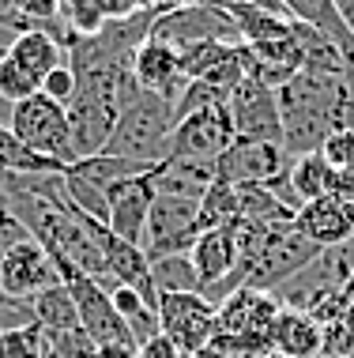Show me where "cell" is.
Returning <instances> with one entry per match:
<instances>
[{
    "label": "cell",
    "mask_w": 354,
    "mask_h": 358,
    "mask_svg": "<svg viewBox=\"0 0 354 358\" xmlns=\"http://www.w3.org/2000/svg\"><path fill=\"white\" fill-rule=\"evenodd\" d=\"M170 136H174V102L158 99L151 91H140L121 110V117L113 124L102 155L158 166L170 151Z\"/></svg>",
    "instance_id": "6da1fadb"
},
{
    "label": "cell",
    "mask_w": 354,
    "mask_h": 358,
    "mask_svg": "<svg viewBox=\"0 0 354 358\" xmlns=\"http://www.w3.org/2000/svg\"><path fill=\"white\" fill-rule=\"evenodd\" d=\"M283 302L267 290H253V287H237L234 294H226L215 306V347L237 351L245 358H256L264 351H272V336H275V321H279Z\"/></svg>",
    "instance_id": "7a4b0ae2"
},
{
    "label": "cell",
    "mask_w": 354,
    "mask_h": 358,
    "mask_svg": "<svg viewBox=\"0 0 354 358\" xmlns=\"http://www.w3.org/2000/svg\"><path fill=\"white\" fill-rule=\"evenodd\" d=\"M64 61H68V57H64L57 34L45 31V27L15 34L12 42H8L4 57H0V102H8V110H12L15 102L38 94L45 83V76Z\"/></svg>",
    "instance_id": "3957f363"
},
{
    "label": "cell",
    "mask_w": 354,
    "mask_h": 358,
    "mask_svg": "<svg viewBox=\"0 0 354 358\" xmlns=\"http://www.w3.org/2000/svg\"><path fill=\"white\" fill-rule=\"evenodd\" d=\"M8 129L15 132V140L23 143V148H31L34 155H42V159L61 162L64 170H68L72 162H80L75 143H72L68 110H64L61 102L45 99L42 91L31 94V99H23V102H15L12 110H8Z\"/></svg>",
    "instance_id": "277c9868"
},
{
    "label": "cell",
    "mask_w": 354,
    "mask_h": 358,
    "mask_svg": "<svg viewBox=\"0 0 354 358\" xmlns=\"http://www.w3.org/2000/svg\"><path fill=\"white\" fill-rule=\"evenodd\" d=\"M155 166L147 162H128V159H113V155H91V159H80L72 162L68 170L61 173L64 181V192L83 215H94L106 222V200H110V189L124 178H136V173H147Z\"/></svg>",
    "instance_id": "5b68a950"
},
{
    "label": "cell",
    "mask_w": 354,
    "mask_h": 358,
    "mask_svg": "<svg viewBox=\"0 0 354 358\" xmlns=\"http://www.w3.org/2000/svg\"><path fill=\"white\" fill-rule=\"evenodd\" d=\"M196 211H200V200L174 196V192H155L147 230H143V245H140L147 253V260H158L170 253H189L193 241L200 238Z\"/></svg>",
    "instance_id": "8992f818"
},
{
    "label": "cell",
    "mask_w": 354,
    "mask_h": 358,
    "mask_svg": "<svg viewBox=\"0 0 354 358\" xmlns=\"http://www.w3.org/2000/svg\"><path fill=\"white\" fill-rule=\"evenodd\" d=\"M151 38L158 42H170L174 50L181 45H193V42H230L237 45V27L230 12H226L219 0H200V4L177 8V12H166L151 23Z\"/></svg>",
    "instance_id": "52a82bcc"
},
{
    "label": "cell",
    "mask_w": 354,
    "mask_h": 358,
    "mask_svg": "<svg viewBox=\"0 0 354 358\" xmlns=\"http://www.w3.org/2000/svg\"><path fill=\"white\" fill-rule=\"evenodd\" d=\"M158 332L193 358L215 336V306L204 294H158Z\"/></svg>",
    "instance_id": "ba28073f"
},
{
    "label": "cell",
    "mask_w": 354,
    "mask_h": 358,
    "mask_svg": "<svg viewBox=\"0 0 354 358\" xmlns=\"http://www.w3.org/2000/svg\"><path fill=\"white\" fill-rule=\"evenodd\" d=\"M234 143V124L226 106H212V110H196L174 124L166 159H185V162H219V155Z\"/></svg>",
    "instance_id": "9c48e42d"
},
{
    "label": "cell",
    "mask_w": 354,
    "mask_h": 358,
    "mask_svg": "<svg viewBox=\"0 0 354 358\" xmlns=\"http://www.w3.org/2000/svg\"><path fill=\"white\" fill-rule=\"evenodd\" d=\"M234 124V140H260V143H279L283 148V117H279V99L272 87L256 83L245 76L237 91L226 102Z\"/></svg>",
    "instance_id": "30bf717a"
},
{
    "label": "cell",
    "mask_w": 354,
    "mask_h": 358,
    "mask_svg": "<svg viewBox=\"0 0 354 358\" xmlns=\"http://www.w3.org/2000/svg\"><path fill=\"white\" fill-rule=\"evenodd\" d=\"M290 170V155L279 143H260V140H234L230 148L219 155L215 162V181L223 185H267Z\"/></svg>",
    "instance_id": "8fae6325"
},
{
    "label": "cell",
    "mask_w": 354,
    "mask_h": 358,
    "mask_svg": "<svg viewBox=\"0 0 354 358\" xmlns=\"http://www.w3.org/2000/svg\"><path fill=\"white\" fill-rule=\"evenodd\" d=\"M158 170V166H155ZM155 170L136 173V178H124L110 189L106 200V227L128 245H143V230H147V215L155 204Z\"/></svg>",
    "instance_id": "7c38bea8"
},
{
    "label": "cell",
    "mask_w": 354,
    "mask_h": 358,
    "mask_svg": "<svg viewBox=\"0 0 354 358\" xmlns=\"http://www.w3.org/2000/svg\"><path fill=\"white\" fill-rule=\"evenodd\" d=\"M61 279V268L53 264V257L38 245L34 238H27L23 245H15L12 253L0 260V290L15 298H34L42 290H50Z\"/></svg>",
    "instance_id": "4fadbf2b"
},
{
    "label": "cell",
    "mask_w": 354,
    "mask_h": 358,
    "mask_svg": "<svg viewBox=\"0 0 354 358\" xmlns=\"http://www.w3.org/2000/svg\"><path fill=\"white\" fill-rule=\"evenodd\" d=\"M68 290H72V302H75V313H80L83 332L94 340V347L98 343H128L132 347V336L124 328L121 313L113 309V298L106 287L87 275H75V279H68Z\"/></svg>",
    "instance_id": "5bb4252c"
},
{
    "label": "cell",
    "mask_w": 354,
    "mask_h": 358,
    "mask_svg": "<svg viewBox=\"0 0 354 358\" xmlns=\"http://www.w3.org/2000/svg\"><path fill=\"white\" fill-rule=\"evenodd\" d=\"M132 76H136L140 91H151L166 102H177L181 91L189 87L185 72H181V57L170 42H158V38H143L140 50L132 53Z\"/></svg>",
    "instance_id": "9a60e30c"
},
{
    "label": "cell",
    "mask_w": 354,
    "mask_h": 358,
    "mask_svg": "<svg viewBox=\"0 0 354 358\" xmlns=\"http://www.w3.org/2000/svg\"><path fill=\"white\" fill-rule=\"evenodd\" d=\"M294 230L317 249L347 245V241H354V204H343L336 196L302 204L298 215H294Z\"/></svg>",
    "instance_id": "2e32d148"
},
{
    "label": "cell",
    "mask_w": 354,
    "mask_h": 358,
    "mask_svg": "<svg viewBox=\"0 0 354 358\" xmlns=\"http://www.w3.org/2000/svg\"><path fill=\"white\" fill-rule=\"evenodd\" d=\"M189 260L196 268V279H200V294L212 302L215 290L234 275L237 268V238H234V227H223V230H207L193 241L189 249ZM215 306V302H212Z\"/></svg>",
    "instance_id": "e0dca14e"
},
{
    "label": "cell",
    "mask_w": 354,
    "mask_h": 358,
    "mask_svg": "<svg viewBox=\"0 0 354 358\" xmlns=\"http://www.w3.org/2000/svg\"><path fill=\"white\" fill-rule=\"evenodd\" d=\"M272 351H279L286 358H317V355H324L320 321H313L309 313H302V309H294V306H283L279 321H275Z\"/></svg>",
    "instance_id": "ac0fdd59"
},
{
    "label": "cell",
    "mask_w": 354,
    "mask_h": 358,
    "mask_svg": "<svg viewBox=\"0 0 354 358\" xmlns=\"http://www.w3.org/2000/svg\"><path fill=\"white\" fill-rule=\"evenodd\" d=\"M286 178H290L294 196H298L302 204H313V200L332 196V178H336V170L324 162L320 151H313V155H298V159H290Z\"/></svg>",
    "instance_id": "d6986e66"
},
{
    "label": "cell",
    "mask_w": 354,
    "mask_h": 358,
    "mask_svg": "<svg viewBox=\"0 0 354 358\" xmlns=\"http://www.w3.org/2000/svg\"><path fill=\"white\" fill-rule=\"evenodd\" d=\"M110 298H113V309L121 313L124 328H128L132 347H140V343H147L151 336H158V309L143 302L132 287H113Z\"/></svg>",
    "instance_id": "ffe728a7"
},
{
    "label": "cell",
    "mask_w": 354,
    "mask_h": 358,
    "mask_svg": "<svg viewBox=\"0 0 354 358\" xmlns=\"http://www.w3.org/2000/svg\"><path fill=\"white\" fill-rule=\"evenodd\" d=\"M223 8L230 12L242 45H260V42H272V38L290 34V19L286 15L264 12V8H237V4H223Z\"/></svg>",
    "instance_id": "44dd1931"
},
{
    "label": "cell",
    "mask_w": 354,
    "mask_h": 358,
    "mask_svg": "<svg viewBox=\"0 0 354 358\" xmlns=\"http://www.w3.org/2000/svg\"><path fill=\"white\" fill-rule=\"evenodd\" d=\"M242 219V200H237V189L234 185H223L215 181L212 189L200 196V211H196V230L207 234V230H223V227H234Z\"/></svg>",
    "instance_id": "7402d4cb"
},
{
    "label": "cell",
    "mask_w": 354,
    "mask_h": 358,
    "mask_svg": "<svg viewBox=\"0 0 354 358\" xmlns=\"http://www.w3.org/2000/svg\"><path fill=\"white\" fill-rule=\"evenodd\" d=\"M34 321L42 332H64V328L80 324L68 283H57L50 290H42V294H34Z\"/></svg>",
    "instance_id": "603a6c76"
},
{
    "label": "cell",
    "mask_w": 354,
    "mask_h": 358,
    "mask_svg": "<svg viewBox=\"0 0 354 358\" xmlns=\"http://www.w3.org/2000/svg\"><path fill=\"white\" fill-rule=\"evenodd\" d=\"M151 283L158 294H200V279L189 253H170L151 260Z\"/></svg>",
    "instance_id": "cb8c5ba5"
},
{
    "label": "cell",
    "mask_w": 354,
    "mask_h": 358,
    "mask_svg": "<svg viewBox=\"0 0 354 358\" xmlns=\"http://www.w3.org/2000/svg\"><path fill=\"white\" fill-rule=\"evenodd\" d=\"M237 45H242V42H237ZM230 50H234L230 42H193V45H181L177 57H181V72H185V80L189 83L204 80V76L212 72Z\"/></svg>",
    "instance_id": "d4e9b609"
},
{
    "label": "cell",
    "mask_w": 354,
    "mask_h": 358,
    "mask_svg": "<svg viewBox=\"0 0 354 358\" xmlns=\"http://www.w3.org/2000/svg\"><path fill=\"white\" fill-rule=\"evenodd\" d=\"M45 358H94V340L83 332V324L64 328V332H42Z\"/></svg>",
    "instance_id": "484cf974"
},
{
    "label": "cell",
    "mask_w": 354,
    "mask_h": 358,
    "mask_svg": "<svg viewBox=\"0 0 354 358\" xmlns=\"http://www.w3.org/2000/svg\"><path fill=\"white\" fill-rule=\"evenodd\" d=\"M0 358H45L42 328H15V332H0Z\"/></svg>",
    "instance_id": "4316f807"
},
{
    "label": "cell",
    "mask_w": 354,
    "mask_h": 358,
    "mask_svg": "<svg viewBox=\"0 0 354 358\" xmlns=\"http://www.w3.org/2000/svg\"><path fill=\"white\" fill-rule=\"evenodd\" d=\"M34 321V298H15L0 290V332H15V328H31Z\"/></svg>",
    "instance_id": "83f0119b"
},
{
    "label": "cell",
    "mask_w": 354,
    "mask_h": 358,
    "mask_svg": "<svg viewBox=\"0 0 354 358\" xmlns=\"http://www.w3.org/2000/svg\"><path fill=\"white\" fill-rule=\"evenodd\" d=\"M320 155L332 170H354V124L332 132V136L320 143Z\"/></svg>",
    "instance_id": "f1b7e54d"
},
{
    "label": "cell",
    "mask_w": 354,
    "mask_h": 358,
    "mask_svg": "<svg viewBox=\"0 0 354 358\" xmlns=\"http://www.w3.org/2000/svg\"><path fill=\"white\" fill-rule=\"evenodd\" d=\"M31 238V230H27V222L15 215L12 208H8V200L0 196V260L12 253L15 245H23V241Z\"/></svg>",
    "instance_id": "f546056e"
},
{
    "label": "cell",
    "mask_w": 354,
    "mask_h": 358,
    "mask_svg": "<svg viewBox=\"0 0 354 358\" xmlns=\"http://www.w3.org/2000/svg\"><path fill=\"white\" fill-rule=\"evenodd\" d=\"M42 94H45V99H53V102H61L64 110H68V102H72V94H75V72H72V64H68V61L57 64V69L45 76Z\"/></svg>",
    "instance_id": "4dcf8cb0"
},
{
    "label": "cell",
    "mask_w": 354,
    "mask_h": 358,
    "mask_svg": "<svg viewBox=\"0 0 354 358\" xmlns=\"http://www.w3.org/2000/svg\"><path fill=\"white\" fill-rule=\"evenodd\" d=\"M15 15L27 19L31 27L53 23V19H61V0H15Z\"/></svg>",
    "instance_id": "1f68e13d"
},
{
    "label": "cell",
    "mask_w": 354,
    "mask_h": 358,
    "mask_svg": "<svg viewBox=\"0 0 354 358\" xmlns=\"http://www.w3.org/2000/svg\"><path fill=\"white\" fill-rule=\"evenodd\" d=\"M94 4H98V12L106 23H121V19L140 12V0H94Z\"/></svg>",
    "instance_id": "d6a6232c"
},
{
    "label": "cell",
    "mask_w": 354,
    "mask_h": 358,
    "mask_svg": "<svg viewBox=\"0 0 354 358\" xmlns=\"http://www.w3.org/2000/svg\"><path fill=\"white\" fill-rule=\"evenodd\" d=\"M136 358H185V355H181L177 347L158 332V336H151L147 343H140V347H136Z\"/></svg>",
    "instance_id": "836d02e7"
},
{
    "label": "cell",
    "mask_w": 354,
    "mask_h": 358,
    "mask_svg": "<svg viewBox=\"0 0 354 358\" xmlns=\"http://www.w3.org/2000/svg\"><path fill=\"white\" fill-rule=\"evenodd\" d=\"M332 196L343 200V204H354V170H336V178H332Z\"/></svg>",
    "instance_id": "e575fe53"
},
{
    "label": "cell",
    "mask_w": 354,
    "mask_h": 358,
    "mask_svg": "<svg viewBox=\"0 0 354 358\" xmlns=\"http://www.w3.org/2000/svg\"><path fill=\"white\" fill-rule=\"evenodd\" d=\"M219 4H237V8H264V12H275V15H286L283 0H219ZM290 19V15H286Z\"/></svg>",
    "instance_id": "d590c367"
},
{
    "label": "cell",
    "mask_w": 354,
    "mask_h": 358,
    "mask_svg": "<svg viewBox=\"0 0 354 358\" xmlns=\"http://www.w3.org/2000/svg\"><path fill=\"white\" fill-rule=\"evenodd\" d=\"M94 358H136V347H128V343H98L94 347Z\"/></svg>",
    "instance_id": "8d00e7d4"
},
{
    "label": "cell",
    "mask_w": 354,
    "mask_h": 358,
    "mask_svg": "<svg viewBox=\"0 0 354 358\" xmlns=\"http://www.w3.org/2000/svg\"><path fill=\"white\" fill-rule=\"evenodd\" d=\"M336 4V15L343 19V27H347V34L354 38V0H332Z\"/></svg>",
    "instance_id": "74e56055"
},
{
    "label": "cell",
    "mask_w": 354,
    "mask_h": 358,
    "mask_svg": "<svg viewBox=\"0 0 354 358\" xmlns=\"http://www.w3.org/2000/svg\"><path fill=\"white\" fill-rule=\"evenodd\" d=\"M193 358H245V355H237V351H226V347H215V343H207L204 351H196Z\"/></svg>",
    "instance_id": "f35d334b"
},
{
    "label": "cell",
    "mask_w": 354,
    "mask_h": 358,
    "mask_svg": "<svg viewBox=\"0 0 354 358\" xmlns=\"http://www.w3.org/2000/svg\"><path fill=\"white\" fill-rule=\"evenodd\" d=\"M256 358H286V355H279V351H264V355H256Z\"/></svg>",
    "instance_id": "ab89813d"
},
{
    "label": "cell",
    "mask_w": 354,
    "mask_h": 358,
    "mask_svg": "<svg viewBox=\"0 0 354 358\" xmlns=\"http://www.w3.org/2000/svg\"><path fill=\"white\" fill-rule=\"evenodd\" d=\"M317 358H347V355H317Z\"/></svg>",
    "instance_id": "60d3db41"
},
{
    "label": "cell",
    "mask_w": 354,
    "mask_h": 358,
    "mask_svg": "<svg viewBox=\"0 0 354 358\" xmlns=\"http://www.w3.org/2000/svg\"><path fill=\"white\" fill-rule=\"evenodd\" d=\"M0 185H4V170H0Z\"/></svg>",
    "instance_id": "b9f144b4"
}]
</instances>
